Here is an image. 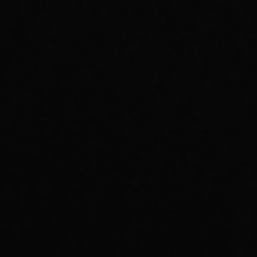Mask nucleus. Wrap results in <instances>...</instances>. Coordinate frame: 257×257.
Here are the masks:
<instances>
[]
</instances>
